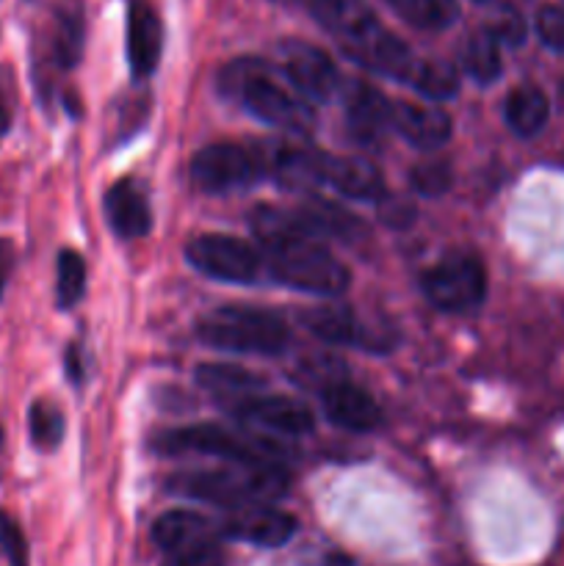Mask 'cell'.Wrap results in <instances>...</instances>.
Listing matches in <instances>:
<instances>
[{
    "instance_id": "6da1fadb",
    "label": "cell",
    "mask_w": 564,
    "mask_h": 566,
    "mask_svg": "<svg viewBox=\"0 0 564 566\" xmlns=\"http://www.w3.org/2000/svg\"><path fill=\"white\" fill-rule=\"evenodd\" d=\"M252 230L280 285L313 296H341L348 287L346 265L296 213L260 205L252 213Z\"/></svg>"
},
{
    "instance_id": "7a4b0ae2",
    "label": "cell",
    "mask_w": 564,
    "mask_h": 566,
    "mask_svg": "<svg viewBox=\"0 0 564 566\" xmlns=\"http://www.w3.org/2000/svg\"><path fill=\"white\" fill-rule=\"evenodd\" d=\"M219 86L230 97L241 99L243 108L254 119L291 133H310L315 125L313 103L302 97L296 88L280 83L276 70L260 59H236L221 70Z\"/></svg>"
},
{
    "instance_id": "3957f363",
    "label": "cell",
    "mask_w": 564,
    "mask_h": 566,
    "mask_svg": "<svg viewBox=\"0 0 564 566\" xmlns=\"http://www.w3.org/2000/svg\"><path fill=\"white\" fill-rule=\"evenodd\" d=\"M169 490L175 495L236 512V509L243 506L276 501L288 490V479L276 464L230 462V468L175 475V479H169Z\"/></svg>"
},
{
    "instance_id": "277c9868",
    "label": "cell",
    "mask_w": 564,
    "mask_h": 566,
    "mask_svg": "<svg viewBox=\"0 0 564 566\" xmlns=\"http://www.w3.org/2000/svg\"><path fill=\"white\" fill-rule=\"evenodd\" d=\"M197 337L210 348L232 354H274L285 352L291 329L280 315L247 304H224L205 313L197 324Z\"/></svg>"
},
{
    "instance_id": "5b68a950",
    "label": "cell",
    "mask_w": 564,
    "mask_h": 566,
    "mask_svg": "<svg viewBox=\"0 0 564 566\" xmlns=\"http://www.w3.org/2000/svg\"><path fill=\"white\" fill-rule=\"evenodd\" d=\"M153 448L164 457L194 453V457H213L236 464H276V459H280V446H274L269 437L232 434V431L213 423L164 431L160 437H155Z\"/></svg>"
},
{
    "instance_id": "8992f818",
    "label": "cell",
    "mask_w": 564,
    "mask_h": 566,
    "mask_svg": "<svg viewBox=\"0 0 564 566\" xmlns=\"http://www.w3.org/2000/svg\"><path fill=\"white\" fill-rule=\"evenodd\" d=\"M420 291L442 313H470L487 296V271L473 254H448L420 276Z\"/></svg>"
},
{
    "instance_id": "52a82bcc",
    "label": "cell",
    "mask_w": 564,
    "mask_h": 566,
    "mask_svg": "<svg viewBox=\"0 0 564 566\" xmlns=\"http://www.w3.org/2000/svg\"><path fill=\"white\" fill-rule=\"evenodd\" d=\"M186 260L199 274L216 282H230V285H252L263 265V258L252 243L236 235H221V232H208L188 241Z\"/></svg>"
},
{
    "instance_id": "ba28073f",
    "label": "cell",
    "mask_w": 564,
    "mask_h": 566,
    "mask_svg": "<svg viewBox=\"0 0 564 566\" xmlns=\"http://www.w3.org/2000/svg\"><path fill=\"white\" fill-rule=\"evenodd\" d=\"M263 177L258 155L241 144L219 142L199 149L191 160V182L205 193H230L249 188Z\"/></svg>"
},
{
    "instance_id": "9c48e42d",
    "label": "cell",
    "mask_w": 564,
    "mask_h": 566,
    "mask_svg": "<svg viewBox=\"0 0 564 566\" xmlns=\"http://www.w3.org/2000/svg\"><path fill=\"white\" fill-rule=\"evenodd\" d=\"M280 61L282 75L307 103H330L343 88L337 64L326 55V50L315 48V44L285 39L280 44Z\"/></svg>"
},
{
    "instance_id": "30bf717a",
    "label": "cell",
    "mask_w": 564,
    "mask_h": 566,
    "mask_svg": "<svg viewBox=\"0 0 564 566\" xmlns=\"http://www.w3.org/2000/svg\"><path fill=\"white\" fill-rule=\"evenodd\" d=\"M230 412L236 415L241 423L271 431V434L280 437L310 434L315 426L313 412H310L302 401L288 396H269V392H258V396L236 403Z\"/></svg>"
},
{
    "instance_id": "8fae6325",
    "label": "cell",
    "mask_w": 564,
    "mask_h": 566,
    "mask_svg": "<svg viewBox=\"0 0 564 566\" xmlns=\"http://www.w3.org/2000/svg\"><path fill=\"white\" fill-rule=\"evenodd\" d=\"M263 153L258 155L263 175L274 177L280 186L291 191H307L324 182L326 155L315 147L291 142H265Z\"/></svg>"
},
{
    "instance_id": "7c38bea8",
    "label": "cell",
    "mask_w": 564,
    "mask_h": 566,
    "mask_svg": "<svg viewBox=\"0 0 564 566\" xmlns=\"http://www.w3.org/2000/svg\"><path fill=\"white\" fill-rule=\"evenodd\" d=\"M296 517L280 512L271 503H258V506L236 509L230 517L221 523V534L230 539L247 542L254 547H282L296 534Z\"/></svg>"
},
{
    "instance_id": "4fadbf2b",
    "label": "cell",
    "mask_w": 564,
    "mask_h": 566,
    "mask_svg": "<svg viewBox=\"0 0 564 566\" xmlns=\"http://www.w3.org/2000/svg\"><path fill=\"white\" fill-rule=\"evenodd\" d=\"M321 407H324L326 420L337 429L354 431V434H368V431L379 429L382 409L374 401L370 392L354 385L352 379H337L330 387L318 392Z\"/></svg>"
},
{
    "instance_id": "5bb4252c",
    "label": "cell",
    "mask_w": 564,
    "mask_h": 566,
    "mask_svg": "<svg viewBox=\"0 0 564 566\" xmlns=\"http://www.w3.org/2000/svg\"><path fill=\"white\" fill-rule=\"evenodd\" d=\"M343 111L348 133L359 144L379 142L393 127V103L370 83L352 81V86L343 92Z\"/></svg>"
},
{
    "instance_id": "9a60e30c",
    "label": "cell",
    "mask_w": 564,
    "mask_h": 566,
    "mask_svg": "<svg viewBox=\"0 0 564 566\" xmlns=\"http://www.w3.org/2000/svg\"><path fill=\"white\" fill-rule=\"evenodd\" d=\"M164 53V22L144 0L127 6V61L133 77H147L158 70Z\"/></svg>"
},
{
    "instance_id": "2e32d148",
    "label": "cell",
    "mask_w": 564,
    "mask_h": 566,
    "mask_svg": "<svg viewBox=\"0 0 564 566\" xmlns=\"http://www.w3.org/2000/svg\"><path fill=\"white\" fill-rule=\"evenodd\" d=\"M393 130L415 149H440L451 138V116L440 105L393 103Z\"/></svg>"
},
{
    "instance_id": "e0dca14e",
    "label": "cell",
    "mask_w": 564,
    "mask_h": 566,
    "mask_svg": "<svg viewBox=\"0 0 564 566\" xmlns=\"http://www.w3.org/2000/svg\"><path fill=\"white\" fill-rule=\"evenodd\" d=\"M105 219H108L111 230L125 241H136L144 238L153 227V213H149L147 193L136 180L125 177V180L114 182L105 191Z\"/></svg>"
},
{
    "instance_id": "ac0fdd59",
    "label": "cell",
    "mask_w": 564,
    "mask_h": 566,
    "mask_svg": "<svg viewBox=\"0 0 564 566\" xmlns=\"http://www.w3.org/2000/svg\"><path fill=\"white\" fill-rule=\"evenodd\" d=\"M302 324L313 332L318 340L330 343V346H363L370 352L374 346V332L365 326L357 315L343 304H321V307L304 310Z\"/></svg>"
},
{
    "instance_id": "d6986e66",
    "label": "cell",
    "mask_w": 564,
    "mask_h": 566,
    "mask_svg": "<svg viewBox=\"0 0 564 566\" xmlns=\"http://www.w3.org/2000/svg\"><path fill=\"white\" fill-rule=\"evenodd\" d=\"M324 186H332L337 193L359 199V202H379L385 197V180H382L379 169L357 155H346V158L326 155Z\"/></svg>"
},
{
    "instance_id": "ffe728a7",
    "label": "cell",
    "mask_w": 564,
    "mask_h": 566,
    "mask_svg": "<svg viewBox=\"0 0 564 566\" xmlns=\"http://www.w3.org/2000/svg\"><path fill=\"white\" fill-rule=\"evenodd\" d=\"M194 379H197V385L202 387V390H208L224 409H232L236 403L247 401V398L265 390L263 376L252 374V370L241 368V365L202 363L194 370Z\"/></svg>"
},
{
    "instance_id": "44dd1931",
    "label": "cell",
    "mask_w": 564,
    "mask_h": 566,
    "mask_svg": "<svg viewBox=\"0 0 564 566\" xmlns=\"http://www.w3.org/2000/svg\"><path fill=\"white\" fill-rule=\"evenodd\" d=\"M219 536L216 525L208 517L197 512H188V509H171L164 512L153 525V542L160 547V553L180 551V547L194 545V542L213 539Z\"/></svg>"
},
{
    "instance_id": "7402d4cb",
    "label": "cell",
    "mask_w": 564,
    "mask_h": 566,
    "mask_svg": "<svg viewBox=\"0 0 564 566\" xmlns=\"http://www.w3.org/2000/svg\"><path fill=\"white\" fill-rule=\"evenodd\" d=\"M547 116H551V105H547L545 92L536 86L512 88L503 103V119L512 127V133L523 138L536 136L547 125Z\"/></svg>"
},
{
    "instance_id": "603a6c76",
    "label": "cell",
    "mask_w": 564,
    "mask_h": 566,
    "mask_svg": "<svg viewBox=\"0 0 564 566\" xmlns=\"http://www.w3.org/2000/svg\"><path fill=\"white\" fill-rule=\"evenodd\" d=\"M459 64H462V70L468 72L476 83L490 86V83H495L503 72L501 44H498V39L492 36L487 28L468 33V39H464L462 48H459Z\"/></svg>"
},
{
    "instance_id": "cb8c5ba5",
    "label": "cell",
    "mask_w": 564,
    "mask_h": 566,
    "mask_svg": "<svg viewBox=\"0 0 564 566\" xmlns=\"http://www.w3.org/2000/svg\"><path fill=\"white\" fill-rule=\"evenodd\" d=\"M407 86L418 88L426 99L442 103V99L457 97L459 70L442 59H418L415 61L412 72H409Z\"/></svg>"
},
{
    "instance_id": "d4e9b609",
    "label": "cell",
    "mask_w": 564,
    "mask_h": 566,
    "mask_svg": "<svg viewBox=\"0 0 564 566\" xmlns=\"http://www.w3.org/2000/svg\"><path fill=\"white\" fill-rule=\"evenodd\" d=\"M83 33H86V22H83V9L77 3L61 6L55 11L53 25V59L55 64L70 70L77 64L83 50Z\"/></svg>"
},
{
    "instance_id": "484cf974",
    "label": "cell",
    "mask_w": 564,
    "mask_h": 566,
    "mask_svg": "<svg viewBox=\"0 0 564 566\" xmlns=\"http://www.w3.org/2000/svg\"><path fill=\"white\" fill-rule=\"evenodd\" d=\"M404 22L424 31H442L459 17L457 0H385Z\"/></svg>"
},
{
    "instance_id": "4316f807",
    "label": "cell",
    "mask_w": 564,
    "mask_h": 566,
    "mask_svg": "<svg viewBox=\"0 0 564 566\" xmlns=\"http://www.w3.org/2000/svg\"><path fill=\"white\" fill-rule=\"evenodd\" d=\"M86 293V260L75 249H61L55 263V298L61 310H72Z\"/></svg>"
},
{
    "instance_id": "83f0119b",
    "label": "cell",
    "mask_w": 564,
    "mask_h": 566,
    "mask_svg": "<svg viewBox=\"0 0 564 566\" xmlns=\"http://www.w3.org/2000/svg\"><path fill=\"white\" fill-rule=\"evenodd\" d=\"M28 429H31L33 446L42 451H53L64 440V415L50 401H33L28 409Z\"/></svg>"
},
{
    "instance_id": "f1b7e54d",
    "label": "cell",
    "mask_w": 564,
    "mask_h": 566,
    "mask_svg": "<svg viewBox=\"0 0 564 566\" xmlns=\"http://www.w3.org/2000/svg\"><path fill=\"white\" fill-rule=\"evenodd\" d=\"M409 182H412L418 197H442V193L451 188V166H448L446 160H424V164L412 166Z\"/></svg>"
},
{
    "instance_id": "f546056e",
    "label": "cell",
    "mask_w": 564,
    "mask_h": 566,
    "mask_svg": "<svg viewBox=\"0 0 564 566\" xmlns=\"http://www.w3.org/2000/svg\"><path fill=\"white\" fill-rule=\"evenodd\" d=\"M487 31L498 39V44H506V48H520V44L525 42V33H529V28H525L523 14H520L512 3H498L495 9H492L490 22H487Z\"/></svg>"
},
{
    "instance_id": "4dcf8cb0",
    "label": "cell",
    "mask_w": 564,
    "mask_h": 566,
    "mask_svg": "<svg viewBox=\"0 0 564 566\" xmlns=\"http://www.w3.org/2000/svg\"><path fill=\"white\" fill-rule=\"evenodd\" d=\"M343 363H337L335 357H330V354H321V357L315 359H302L296 368V374H293V379H296V385L302 387H315V390H324V387H330L332 381L337 379H346V374H343Z\"/></svg>"
},
{
    "instance_id": "1f68e13d",
    "label": "cell",
    "mask_w": 564,
    "mask_h": 566,
    "mask_svg": "<svg viewBox=\"0 0 564 566\" xmlns=\"http://www.w3.org/2000/svg\"><path fill=\"white\" fill-rule=\"evenodd\" d=\"M164 566H224V551L219 545V536L166 553Z\"/></svg>"
},
{
    "instance_id": "d6a6232c",
    "label": "cell",
    "mask_w": 564,
    "mask_h": 566,
    "mask_svg": "<svg viewBox=\"0 0 564 566\" xmlns=\"http://www.w3.org/2000/svg\"><path fill=\"white\" fill-rule=\"evenodd\" d=\"M536 33L542 44L553 53H564V9L562 6H542L536 11Z\"/></svg>"
},
{
    "instance_id": "836d02e7",
    "label": "cell",
    "mask_w": 564,
    "mask_h": 566,
    "mask_svg": "<svg viewBox=\"0 0 564 566\" xmlns=\"http://www.w3.org/2000/svg\"><path fill=\"white\" fill-rule=\"evenodd\" d=\"M0 545H3L6 558H9L11 566H31V562H28L25 534H22V528L9 514H0Z\"/></svg>"
},
{
    "instance_id": "e575fe53",
    "label": "cell",
    "mask_w": 564,
    "mask_h": 566,
    "mask_svg": "<svg viewBox=\"0 0 564 566\" xmlns=\"http://www.w3.org/2000/svg\"><path fill=\"white\" fill-rule=\"evenodd\" d=\"M379 216L387 227H407L412 224L415 208L401 197H382L379 199Z\"/></svg>"
},
{
    "instance_id": "d590c367",
    "label": "cell",
    "mask_w": 564,
    "mask_h": 566,
    "mask_svg": "<svg viewBox=\"0 0 564 566\" xmlns=\"http://www.w3.org/2000/svg\"><path fill=\"white\" fill-rule=\"evenodd\" d=\"M64 363H66V376H70V381L81 385V381L86 379V370H83V348L81 346L66 348Z\"/></svg>"
},
{
    "instance_id": "8d00e7d4",
    "label": "cell",
    "mask_w": 564,
    "mask_h": 566,
    "mask_svg": "<svg viewBox=\"0 0 564 566\" xmlns=\"http://www.w3.org/2000/svg\"><path fill=\"white\" fill-rule=\"evenodd\" d=\"M3 285H6V247L0 243V293H3Z\"/></svg>"
},
{
    "instance_id": "74e56055",
    "label": "cell",
    "mask_w": 564,
    "mask_h": 566,
    "mask_svg": "<svg viewBox=\"0 0 564 566\" xmlns=\"http://www.w3.org/2000/svg\"><path fill=\"white\" fill-rule=\"evenodd\" d=\"M274 3H282V6H302V9H304V3H307V0H274Z\"/></svg>"
},
{
    "instance_id": "f35d334b",
    "label": "cell",
    "mask_w": 564,
    "mask_h": 566,
    "mask_svg": "<svg viewBox=\"0 0 564 566\" xmlns=\"http://www.w3.org/2000/svg\"><path fill=\"white\" fill-rule=\"evenodd\" d=\"M6 108H3V103H0V130H6Z\"/></svg>"
},
{
    "instance_id": "ab89813d",
    "label": "cell",
    "mask_w": 564,
    "mask_h": 566,
    "mask_svg": "<svg viewBox=\"0 0 564 566\" xmlns=\"http://www.w3.org/2000/svg\"><path fill=\"white\" fill-rule=\"evenodd\" d=\"M476 3H487V0H476Z\"/></svg>"
},
{
    "instance_id": "60d3db41",
    "label": "cell",
    "mask_w": 564,
    "mask_h": 566,
    "mask_svg": "<svg viewBox=\"0 0 564 566\" xmlns=\"http://www.w3.org/2000/svg\"><path fill=\"white\" fill-rule=\"evenodd\" d=\"M0 437H3V431H0Z\"/></svg>"
}]
</instances>
